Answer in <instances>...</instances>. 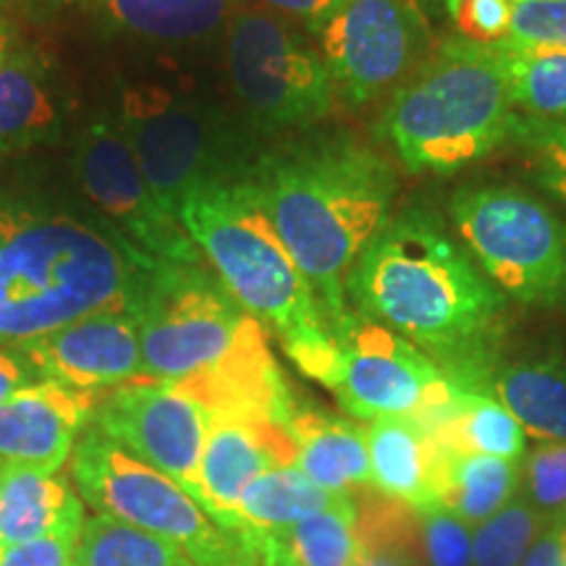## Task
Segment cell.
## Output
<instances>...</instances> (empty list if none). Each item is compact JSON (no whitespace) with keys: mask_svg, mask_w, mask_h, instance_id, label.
Wrapping results in <instances>:
<instances>
[{"mask_svg":"<svg viewBox=\"0 0 566 566\" xmlns=\"http://www.w3.org/2000/svg\"><path fill=\"white\" fill-rule=\"evenodd\" d=\"M488 391L516 417L525 433L566 441V349H535L495 359Z\"/></svg>","mask_w":566,"mask_h":566,"instance_id":"d6986e66","label":"cell"},{"mask_svg":"<svg viewBox=\"0 0 566 566\" xmlns=\"http://www.w3.org/2000/svg\"><path fill=\"white\" fill-rule=\"evenodd\" d=\"M273 543L292 566H357V501L344 493L334 506L279 533L258 535Z\"/></svg>","mask_w":566,"mask_h":566,"instance_id":"4316f807","label":"cell"},{"mask_svg":"<svg viewBox=\"0 0 566 566\" xmlns=\"http://www.w3.org/2000/svg\"><path fill=\"white\" fill-rule=\"evenodd\" d=\"M153 265L95 210L32 184L0 181V346L132 310Z\"/></svg>","mask_w":566,"mask_h":566,"instance_id":"7a4b0ae2","label":"cell"},{"mask_svg":"<svg viewBox=\"0 0 566 566\" xmlns=\"http://www.w3.org/2000/svg\"><path fill=\"white\" fill-rule=\"evenodd\" d=\"M346 296L359 315L428 354L451 384L488 391L506 296L457 244L436 210L409 205L394 212L354 263Z\"/></svg>","mask_w":566,"mask_h":566,"instance_id":"6da1fadb","label":"cell"},{"mask_svg":"<svg viewBox=\"0 0 566 566\" xmlns=\"http://www.w3.org/2000/svg\"><path fill=\"white\" fill-rule=\"evenodd\" d=\"M82 495L55 472L0 470V548L82 530Z\"/></svg>","mask_w":566,"mask_h":566,"instance_id":"7402d4cb","label":"cell"},{"mask_svg":"<svg viewBox=\"0 0 566 566\" xmlns=\"http://www.w3.org/2000/svg\"><path fill=\"white\" fill-rule=\"evenodd\" d=\"M13 42V34L6 30V32H0V59H3L6 55V51H9V45Z\"/></svg>","mask_w":566,"mask_h":566,"instance_id":"60d3db41","label":"cell"},{"mask_svg":"<svg viewBox=\"0 0 566 566\" xmlns=\"http://www.w3.org/2000/svg\"><path fill=\"white\" fill-rule=\"evenodd\" d=\"M74 488L97 514L171 543L192 566H254L260 551L208 514L187 488L142 462L97 428L71 454Z\"/></svg>","mask_w":566,"mask_h":566,"instance_id":"ba28073f","label":"cell"},{"mask_svg":"<svg viewBox=\"0 0 566 566\" xmlns=\"http://www.w3.org/2000/svg\"><path fill=\"white\" fill-rule=\"evenodd\" d=\"M438 446L464 454H485L522 462L527 433L493 394L454 384L451 399L422 420Z\"/></svg>","mask_w":566,"mask_h":566,"instance_id":"603a6c76","label":"cell"},{"mask_svg":"<svg viewBox=\"0 0 566 566\" xmlns=\"http://www.w3.org/2000/svg\"><path fill=\"white\" fill-rule=\"evenodd\" d=\"M336 373L331 391L357 420H428L451 399L454 384L428 354L370 317L352 313L334 331Z\"/></svg>","mask_w":566,"mask_h":566,"instance_id":"7c38bea8","label":"cell"},{"mask_svg":"<svg viewBox=\"0 0 566 566\" xmlns=\"http://www.w3.org/2000/svg\"><path fill=\"white\" fill-rule=\"evenodd\" d=\"M226 71L254 134L307 132L336 105V84L310 32L260 6H239L223 32Z\"/></svg>","mask_w":566,"mask_h":566,"instance_id":"9c48e42d","label":"cell"},{"mask_svg":"<svg viewBox=\"0 0 566 566\" xmlns=\"http://www.w3.org/2000/svg\"><path fill=\"white\" fill-rule=\"evenodd\" d=\"M74 566H192V562L171 543L95 512L84 516Z\"/></svg>","mask_w":566,"mask_h":566,"instance_id":"f1b7e54d","label":"cell"},{"mask_svg":"<svg viewBox=\"0 0 566 566\" xmlns=\"http://www.w3.org/2000/svg\"><path fill=\"white\" fill-rule=\"evenodd\" d=\"M258 551H260V558H263V566H292L286 562V556H283L273 543L263 541V537H258Z\"/></svg>","mask_w":566,"mask_h":566,"instance_id":"ab89813d","label":"cell"},{"mask_svg":"<svg viewBox=\"0 0 566 566\" xmlns=\"http://www.w3.org/2000/svg\"><path fill=\"white\" fill-rule=\"evenodd\" d=\"M71 174L97 216L145 258L174 265L205 263L192 233L155 200L129 142L113 118H97L80 134Z\"/></svg>","mask_w":566,"mask_h":566,"instance_id":"4fadbf2b","label":"cell"},{"mask_svg":"<svg viewBox=\"0 0 566 566\" xmlns=\"http://www.w3.org/2000/svg\"><path fill=\"white\" fill-rule=\"evenodd\" d=\"M520 488L543 525L566 527V441L535 446L522 459Z\"/></svg>","mask_w":566,"mask_h":566,"instance_id":"d6a6232c","label":"cell"},{"mask_svg":"<svg viewBox=\"0 0 566 566\" xmlns=\"http://www.w3.org/2000/svg\"><path fill=\"white\" fill-rule=\"evenodd\" d=\"M357 566H424L417 512L384 493L357 499Z\"/></svg>","mask_w":566,"mask_h":566,"instance_id":"83f0119b","label":"cell"},{"mask_svg":"<svg viewBox=\"0 0 566 566\" xmlns=\"http://www.w3.org/2000/svg\"><path fill=\"white\" fill-rule=\"evenodd\" d=\"M286 430L296 446L294 464L325 491L352 493L370 485L367 433L354 420H344L317 407H292Z\"/></svg>","mask_w":566,"mask_h":566,"instance_id":"ffe728a7","label":"cell"},{"mask_svg":"<svg viewBox=\"0 0 566 566\" xmlns=\"http://www.w3.org/2000/svg\"><path fill=\"white\" fill-rule=\"evenodd\" d=\"M61 124L53 74L30 45L11 42L0 59V153H19L51 139Z\"/></svg>","mask_w":566,"mask_h":566,"instance_id":"44dd1931","label":"cell"},{"mask_svg":"<svg viewBox=\"0 0 566 566\" xmlns=\"http://www.w3.org/2000/svg\"><path fill=\"white\" fill-rule=\"evenodd\" d=\"M344 493L325 491L313 483L300 467H281V470L265 472L247 488L239 501V520L247 533L254 537L263 533H279V530L294 527L310 516L334 506Z\"/></svg>","mask_w":566,"mask_h":566,"instance_id":"484cf974","label":"cell"},{"mask_svg":"<svg viewBox=\"0 0 566 566\" xmlns=\"http://www.w3.org/2000/svg\"><path fill=\"white\" fill-rule=\"evenodd\" d=\"M370 485L415 512L438 506L441 446L417 417H380L365 428Z\"/></svg>","mask_w":566,"mask_h":566,"instance_id":"ac0fdd59","label":"cell"},{"mask_svg":"<svg viewBox=\"0 0 566 566\" xmlns=\"http://www.w3.org/2000/svg\"><path fill=\"white\" fill-rule=\"evenodd\" d=\"M315 38L354 108L391 101L438 45L417 0H349Z\"/></svg>","mask_w":566,"mask_h":566,"instance_id":"8fae6325","label":"cell"},{"mask_svg":"<svg viewBox=\"0 0 566 566\" xmlns=\"http://www.w3.org/2000/svg\"><path fill=\"white\" fill-rule=\"evenodd\" d=\"M451 226L495 289L530 307H566V223L533 195L472 184L451 195Z\"/></svg>","mask_w":566,"mask_h":566,"instance_id":"30bf717a","label":"cell"},{"mask_svg":"<svg viewBox=\"0 0 566 566\" xmlns=\"http://www.w3.org/2000/svg\"><path fill=\"white\" fill-rule=\"evenodd\" d=\"M516 113L566 124V51H499Z\"/></svg>","mask_w":566,"mask_h":566,"instance_id":"f546056e","label":"cell"},{"mask_svg":"<svg viewBox=\"0 0 566 566\" xmlns=\"http://www.w3.org/2000/svg\"><path fill=\"white\" fill-rule=\"evenodd\" d=\"M250 184L334 334L352 315L346 281L354 263L394 216V166L346 132L304 134L260 153Z\"/></svg>","mask_w":566,"mask_h":566,"instance_id":"3957f363","label":"cell"},{"mask_svg":"<svg viewBox=\"0 0 566 566\" xmlns=\"http://www.w3.org/2000/svg\"><path fill=\"white\" fill-rule=\"evenodd\" d=\"M514 113L504 55L449 38L388 101L378 134L405 171L443 176L506 145Z\"/></svg>","mask_w":566,"mask_h":566,"instance_id":"8992f818","label":"cell"},{"mask_svg":"<svg viewBox=\"0 0 566 566\" xmlns=\"http://www.w3.org/2000/svg\"><path fill=\"white\" fill-rule=\"evenodd\" d=\"M522 462L464 454L441 446L438 506L457 514L470 527H480L520 493Z\"/></svg>","mask_w":566,"mask_h":566,"instance_id":"cb8c5ba5","label":"cell"},{"mask_svg":"<svg viewBox=\"0 0 566 566\" xmlns=\"http://www.w3.org/2000/svg\"><path fill=\"white\" fill-rule=\"evenodd\" d=\"M116 124L155 200L174 218L195 192L250 179L263 153L250 126L221 105L160 82L124 84Z\"/></svg>","mask_w":566,"mask_h":566,"instance_id":"52a82bcc","label":"cell"},{"mask_svg":"<svg viewBox=\"0 0 566 566\" xmlns=\"http://www.w3.org/2000/svg\"><path fill=\"white\" fill-rule=\"evenodd\" d=\"M294 459L296 446L283 422L252 415H210L200 459V504L218 525L258 548L239 520V501L254 480L292 467Z\"/></svg>","mask_w":566,"mask_h":566,"instance_id":"9a60e30c","label":"cell"},{"mask_svg":"<svg viewBox=\"0 0 566 566\" xmlns=\"http://www.w3.org/2000/svg\"><path fill=\"white\" fill-rule=\"evenodd\" d=\"M6 11H9V0H0V32L9 30V24H6Z\"/></svg>","mask_w":566,"mask_h":566,"instance_id":"b9f144b4","label":"cell"},{"mask_svg":"<svg viewBox=\"0 0 566 566\" xmlns=\"http://www.w3.org/2000/svg\"><path fill=\"white\" fill-rule=\"evenodd\" d=\"M118 30L163 45H197L226 32L239 0H103Z\"/></svg>","mask_w":566,"mask_h":566,"instance_id":"d4e9b609","label":"cell"},{"mask_svg":"<svg viewBox=\"0 0 566 566\" xmlns=\"http://www.w3.org/2000/svg\"><path fill=\"white\" fill-rule=\"evenodd\" d=\"M254 3L260 9H268L283 19L294 21L304 32L317 34L349 0H254Z\"/></svg>","mask_w":566,"mask_h":566,"instance_id":"8d00e7d4","label":"cell"},{"mask_svg":"<svg viewBox=\"0 0 566 566\" xmlns=\"http://www.w3.org/2000/svg\"><path fill=\"white\" fill-rule=\"evenodd\" d=\"M40 380L74 391H108L145 378L139 331L132 310H108L63 325L51 334L21 344Z\"/></svg>","mask_w":566,"mask_h":566,"instance_id":"2e32d148","label":"cell"},{"mask_svg":"<svg viewBox=\"0 0 566 566\" xmlns=\"http://www.w3.org/2000/svg\"><path fill=\"white\" fill-rule=\"evenodd\" d=\"M543 525L535 509L514 495L491 520L472 530V566H520L541 537Z\"/></svg>","mask_w":566,"mask_h":566,"instance_id":"1f68e13d","label":"cell"},{"mask_svg":"<svg viewBox=\"0 0 566 566\" xmlns=\"http://www.w3.org/2000/svg\"><path fill=\"white\" fill-rule=\"evenodd\" d=\"M509 40L501 51H566V0H506Z\"/></svg>","mask_w":566,"mask_h":566,"instance_id":"836d02e7","label":"cell"},{"mask_svg":"<svg viewBox=\"0 0 566 566\" xmlns=\"http://www.w3.org/2000/svg\"><path fill=\"white\" fill-rule=\"evenodd\" d=\"M520 566H566V527H546Z\"/></svg>","mask_w":566,"mask_h":566,"instance_id":"f35d334b","label":"cell"},{"mask_svg":"<svg viewBox=\"0 0 566 566\" xmlns=\"http://www.w3.org/2000/svg\"><path fill=\"white\" fill-rule=\"evenodd\" d=\"M424 566H472V527L443 506L417 512Z\"/></svg>","mask_w":566,"mask_h":566,"instance_id":"e575fe53","label":"cell"},{"mask_svg":"<svg viewBox=\"0 0 566 566\" xmlns=\"http://www.w3.org/2000/svg\"><path fill=\"white\" fill-rule=\"evenodd\" d=\"M92 422L200 501V459L210 415L187 391L163 380H129L97 399Z\"/></svg>","mask_w":566,"mask_h":566,"instance_id":"5bb4252c","label":"cell"},{"mask_svg":"<svg viewBox=\"0 0 566 566\" xmlns=\"http://www.w3.org/2000/svg\"><path fill=\"white\" fill-rule=\"evenodd\" d=\"M205 265L155 263L134 300L145 378L179 386L208 415L286 424L294 399L265 328Z\"/></svg>","mask_w":566,"mask_h":566,"instance_id":"277c9868","label":"cell"},{"mask_svg":"<svg viewBox=\"0 0 566 566\" xmlns=\"http://www.w3.org/2000/svg\"><path fill=\"white\" fill-rule=\"evenodd\" d=\"M179 221L239 307L281 338L304 375L331 386L336 342L328 317L250 179L195 192L181 205Z\"/></svg>","mask_w":566,"mask_h":566,"instance_id":"5b68a950","label":"cell"},{"mask_svg":"<svg viewBox=\"0 0 566 566\" xmlns=\"http://www.w3.org/2000/svg\"><path fill=\"white\" fill-rule=\"evenodd\" d=\"M82 530H66L0 548V566H74Z\"/></svg>","mask_w":566,"mask_h":566,"instance_id":"d590c367","label":"cell"},{"mask_svg":"<svg viewBox=\"0 0 566 566\" xmlns=\"http://www.w3.org/2000/svg\"><path fill=\"white\" fill-rule=\"evenodd\" d=\"M97 394L38 380L0 405V470L59 472L95 415Z\"/></svg>","mask_w":566,"mask_h":566,"instance_id":"e0dca14e","label":"cell"},{"mask_svg":"<svg viewBox=\"0 0 566 566\" xmlns=\"http://www.w3.org/2000/svg\"><path fill=\"white\" fill-rule=\"evenodd\" d=\"M53 3H63V6H74V3H82V0H53Z\"/></svg>","mask_w":566,"mask_h":566,"instance_id":"7bdbcfd3","label":"cell"},{"mask_svg":"<svg viewBox=\"0 0 566 566\" xmlns=\"http://www.w3.org/2000/svg\"><path fill=\"white\" fill-rule=\"evenodd\" d=\"M506 145L520 155L530 179L566 205V124L514 113Z\"/></svg>","mask_w":566,"mask_h":566,"instance_id":"4dcf8cb0","label":"cell"},{"mask_svg":"<svg viewBox=\"0 0 566 566\" xmlns=\"http://www.w3.org/2000/svg\"><path fill=\"white\" fill-rule=\"evenodd\" d=\"M40 375L19 346H0V405L9 401L21 388L38 384Z\"/></svg>","mask_w":566,"mask_h":566,"instance_id":"74e56055","label":"cell"}]
</instances>
